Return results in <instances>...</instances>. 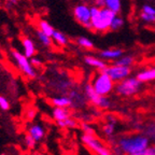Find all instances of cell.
<instances>
[{
    "label": "cell",
    "mask_w": 155,
    "mask_h": 155,
    "mask_svg": "<svg viewBox=\"0 0 155 155\" xmlns=\"http://www.w3.org/2000/svg\"><path fill=\"white\" fill-rule=\"evenodd\" d=\"M141 17H142L143 21H145V22H149V23H152L155 21V16H153V15H149V14H145V13H142L141 14Z\"/></svg>",
    "instance_id": "cell-32"
},
{
    "label": "cell",
    "mask_w": 155,
    "mask_h": 155,
    "mask_svg": "<svg viewBox=\"0 0 155 155\" xmlns=\"http://www.w3.org/2000/svg\"><path fill=\"white\" fill-rule=\"evenodd\" d=\"M13 2H16V1H18V0H12Z\"/></svg>",
    "instance_id": "cell-37"
},
{
    "label": "cell",
    "mask_w": 155,
    "mask_h": 155,
    "mask_svg": "<svg viewBox=\"0 0 155 155\" xmlns=\"http://www.w3.org/2000/svg\"><path fill=\"white\" fill-rule=\"evenodd\" d=\"M123 55V51L120 48H109V50H104L100 53V56L104 59H119Z\"/></svg>",
    "instance_id": "cell-15"
},
{
    "label": "cell",
    "mask_w": 155,
    "mask_h": 155,
    "mask_svg": "<svg viewBox=\"0 0 155 155\" xmlns=\"http://www.w3.org/2000/svg\"><path fill=\"white\" fill-rule=\"evenodd\" d=\"M27 134H28L30 137L35 139L37 142L41 141L42 139L45 137V129L42 125L37 123H32L28 126L27 128Z\"/></svg>",
    "instance_id": "cell-10"
},
{
    "label": "cell",
    "mask_w": 155,
    "mask_h": 155,
    "mask_svg": "<svg viewBox=\"0 0 155 155\" xmlns=\"http://www.w3.org/2000/svg\"><path fill=\"white\" fill-rule=\"evenodd\" d=\"M137 79L142 82H150V81L155 80V67L150 68V69H145L137 74Z\"/></svg>",
    "instance_id": "cell-16"
},
{
    "label": "cell",
    "mask_w": 155,
    "mask_h": 155,
    "mask_svg": "<svg viewBox=\"0 0 155 155\" xmlns=\"http://www.w3.org/2000/svg\"><path fill=\"white\" fill-rule=\"evenodd\" d=\"M95 7L99 8V9L106 8V0H95Z\"/></svg>",
    "instance_id": "cell-35"
},
{
    "label": "cell",
    "mask_w": 155,
    "mask_h": 155,
    "mask_svg": "<svg viewBox=\"0 0 155 155\" xmlns=\"http://www.w3.org/2000/svg\"><path fill=\"white\" fill-rule=\"evenodd\" d=\"M140 87L141 82L137 78L129 77L127 79H125V80L117 83L115 85V91L121 96L129 97L137 94L140 91Z\"/></svg>",
    "instance_id": "cell-5"
},
{
    "label": "cell",
    "mask_w": 155,
    "mask_h": 155,
    "mask_svg": "<svg viewBox=\"0 0 155 155\" xmlns=\"http://www.w3.org/2000/svg\"><path fill=\"white\" fill-rule=\"evenodd\" d=\"M91 84L95 92L100 96L108 97V95L113 91V88H115L114 82L104 71H100L99 73H97Z\"/></svg>",
    "instance_id": "cell-3"
},
{
    "label": "cell",
    "mask_w": 155,
    "mask_h": 155,
    "mask_svg": "<svg viewBox=\"0 0 155 155\" xmlns=\"http://www.w3.org/2000/svg\"><path fill=\"white\" fill-rule=\"evenodd\" d=\"M37 35H38V39L39 41L41 42L43 45L45 46H50L52 44V38H50L48 36H46L45 34H43L42 31H40V30H38L37 31Z\"/></svg>",
    "instance_id": "cell-24"
},
{
    "label": "cell",
    "mask_w": 155,
    "mask_h": 155,
    "mask_svg": "<svg viewBox=\"0 0 155 155\" xmlns=\"http://www.w3.org/2000/svg\"><path fill=\"white\" fill-rule=\"evenodd\" d=\"M135 155H155V144L154 145L150 144L147 149H144L143 151H141V152L137 153Z\"/></svg>",
    "instance_id": "cell-29"
},
{
    "label": "cell",
    "mask_w": 155,
    "mask_h": 155,
    "mask_svg": "<svg viewBox=\"0 0 155 155\" xmlns=\"http://www.w3.org/2000/svg\"><path fill=\"white\" fill-rule=\"evenodd\" d=\"M12 56L13 59L16 63L17 67L25 75H27L28 78H36L37 73L35 70V67L31 65L29 58H27L24 54H22L18 51H12Z\"/></svg>",
    "instance_id": "cell-7"
},
{
    "label": "cell",
    "mask_w": 155,
    "mask_h": 155,
    "mask_svg": "<svg viewBox=\"0 0 155 155\" xmlns=\"http://www.w3.org/2000/svg\"><path fill=\"white\" fill-rule=\"evenodd\" d=\"M0 109L2 110V111H9L10 109L9 100L3 96H0Z\"/></svg>",
    "instance_id": "cell-28"
},
{
    "label": "cell",
    "mask_w": 155,
    "mask_h": 155,
    "mask_svg": "<svg viewBox=\"0 0 155 155\" xmlns=\"http://www.w3.org/2000/svg\"><path fill=\"white\" fill-rule=\"evenodd\" d=\"M73 14L78 22L87 28H93L92 26V13L91 8L87 5H78L73 10Z\"/></svg>",
    "instance_id": "cell-8"
},
{
    "label": "cell",
    "mask_w": 155,
    "mask_h": 155,
    "mask_svg": "<svg viewBox=\"0 0 155 155\" xmlns=\"http://www.w3.org/2000/svg\"><path fill=\"white\" fill-rule=\"evenodd\" d=\"M81 141L87 149H90L96 155H114L104 142L99 140L95 135H86L83 134L81 137Z\"/></svg>",
    "instance_id": "cell-4"
},
{
    "label": "cell",
    "mask_w": 155,
    "mask_h": 155,
    "mask_svg": "<svg viewBox=\"0 0 155 155\" xmlns=\"http://www.w3.org/2000/svg\"><path fill=\"white\" fill-rule=\"evenodd\" d=\"M85 63L88 66H91V67L96 68V69H98V70H100V71H104L106 68L108 67L107 64L104 63L102 59L94 57V56H86V57H85Z\"/></svg>",
    "instance_id": "cell-12"
},
{
    "label": "cell",
    "mask_w": 155,
    "mask_h": 155,
    "mask_svg": "<svg viewBox=\"0 0 155 155\" xmlns=\"http://www.w3.org/2000/svg\"><path fill=\"white\" fill-rule=\"evenodd\" d=\"M30 63H31V65L34 66L35 68H38V67H40V66L42 65V61L39 59V58H37V57H32V58H30Z\"/></svg>",
    "instance_id": "cell-33"
},
{
    "label": "cell",
    "mask_w": 155,
    "mask_h": 155,
    "mask_svg": "<svg viewBox=\"0 0 155 155\" xmlns=\"http://www.w3.org/2000/svg\"><path fill=\"white\" fill-rule=\"evenodd\" d=\"M149 145H150V139L145 135L141 134L123 136L116 143L117 149L126 155H135L147 149Z\"/></svg>",
    "instance_id": "cell-1"
},
{
    "label": "cell",
    "mask_w": 155,
    "mask_h": 155,
    "mask_svg": "<svg viewBox=\"0 0 155 155\" xmlns=\"http://www.w3.org/2000/svg\"><path fill=\"white\" fill-rule=\"evenodd\" d=\"M72 99L69 98V97H55L52 99V104L54 106V108H66V109H69L71 106H72Z\"/></svg>",
    "instance_id": "cell-13"
},
{
    "label": "cell",
    "mask_w": 155,
    "mask_h": 155,
    "mask_svg": "<svg viewBox=\"0 0 155 155\" xmlns=\"http://www.w3.org/2000/svg\"><path fill=\"white\" fill-rule=\"evenodd\" d=\"M57 125L59 126V127H61V128L72 129V128H75L78 126V122L71 116L70 119L66 120V121H64V122H61V123H57Z\"/></svg>",
    "instance_id": "cell-21"
},
{
    "label": "cell",
    "mask_w": 155,
    "mask_h": 155,
    "mask_svg": "<svg viewBox=\"0 0 155 155\" xmlns=\"http://www.w3.org/2000/svg\"><path fill=\"white\" fill-rule=\"evenodd\" d=\"M39 30L42 31L43 34H45L46 36H48L50 38H52L55 32L53 27L50 25V23H48L46 21H40L39 22Z\"/></svg>",
    "instance_id": "cell-18"
},
{
    "label": "cell",
    "mask_w": 155,
    "mask_h": 155,
    "mask_svg": "<svg viewBox=\"0 0 155 155\" xmlns=\"http://www.w3.org/2000/svg\"><path fill=\"white\" fill-rule=\"evenodd\" d=\"M104 72L111 78V80L113 81V82H121V81L129 78L130 68L122 67V66H117L114 64V65H112V66H108V67L106 68Z\"/></svg>",
    "instance_id": "cell-9"
},
{
    "label": "cell",
    "mask_w": 155,
    "mask_h": 155,
    "mask_svg": "<svg viewBox=\"0 0 155 155\" xmlns=\"http://www.w3.org/2000/svg\"><path fill=\"white\" fill-rule=\"evenodd\" d=\"M36 113H37V111L35 109H29L28 111H27V113H26V117L28 120H34L35 119V116H36Z\"/></svg>",
    "instance_id": "cell-34"
},
{
    "label": "cell",
    "mask_w": 155,
    "mask_h": 155,
    "mask_svg": "<svg viewBox=\"0 0 155 155\" xmlns=\"http://www.w3.org/2000/svg\"><path fill=\"white\" fill-rule=\"evenodd\" d=\"M82 131L83 134H86V135H95V130L90 124H83L82 125Z\"/></svg>",
    "instance_id": "cell-30"
},
{
    "label": "cell",
    "mask_w": 155,
    "mask_h": 155,
    "mask_svg": "<svg viewBox=\"0 0 155 155\" xmlns=\"http://www.w3.org/2000/svg\"><path fill=\"white\" fill-rule=\"evenodd\" d=\"M25 144H26V147L28 149H35L37 145V141L27 134V135L25 136Z\"/></svg>",
    "instance_id": "cell-26"
},
{
    "label": "cell",
    "mask_w": 155,
    "mask_h": 155,
    "mask_svg": "<svg viewBox=\"0 0 155 155\" xmlns=\"http://www.w3.org/2000/svg\"><path fill=\"white\" fill-rule=\"evenodd\" d=\"M144 135L148 137L149 139L150 138H155V124H151L149 125L147 128H145V131H144Z\"/></svg>",
    "instance_id": "cell-27"
},
{
    "label": "cell",
    "mask_w": 155,
    "mask_h": 155,
    "mask_svg": "<svg viewBox=\"0 0 155 155\" xmlns=\"http://www.w3.org/2000/svg\"><path fill=\"white\" fill-rule=\"evenodd\" d=\"M23 48H24V55L27 58H32L36 53V48H35V43L32 40L29 38H24L22 41Z\"/></svg>",
    "instance_id": "cell-14"
},
{
    "label": "cell",
    "mask_w": 155,
    "mask_h": 155,
    "mask_svg": "<svg viewBox=\"0 0 155 155\" xmlns=\"http://www.w3.org/2000/svg\"><path fill=\"white\" fill-rule=\"evenodd\" d=\"M91 13H92V26L96 30L104 31L111 26L112 21L116 16V13H114L111 10L104 8L99 9L97 7L91 8Z\"/></svg>",
    "instance_id": "cell-2"
},
{
    "label": "cell",
    "mask_w": 155,
    "mask_h": 155,
    "mask_svg": "<svg viewBox=\"0 0 155 155\" xmlns=\"http://www.w3.org/2000/svg\"><path fill=\"white\" fill-rule=\"evenodd\" d=\"M134 64V58L131 56H122L115 61V65L122 66V67L130 68V66Z\"/></svg>",
    "instance_id": "cell-20"
},
{
    "label": "cell",
    "mask_w": 155,
    "mask_h": 155,
    "mask_svg": "<svg viewBox=\"0 0 155 155\" xmlns=\"http://www.w3.org/2000/svg\"><path fill=\"white\" fill-rule=\"evenodd\" d=\"M116 129V121L114 119H110L104 126H102V133L106 137L111 138L115 134Z\"/></svg>",
    "instance_id": "cell-17"
},
{
    "label": "cell",
    "mask_w": 155,
    "mask_h": 155,
    "mask_svg": "<svg viewBox=\"0 0 155 155\" xmlns=\"http://www.w3.org/2000/svg\"><path fill=\"white\" fill-rule=\"evenodd\" d=\"M123 25H124L123 18H122V17H120V16H115L113 21H112L110 28H111L112 30H119L120 28H122V27H123Z\"/></svg>",
    "instance_id": "cell-25"
},
{
    "label": "cell",
    "mask_w": 155,
    "mask_h": 155,
    "mask_svg": "<svg viewBox=\"0 0 155 155\" xmlns=\"http://www.w3.org/2000/svg\"><path fill=\"white\" fill-rule=\"evenodd\" d=\"M77 42H78L79 45H81L84 48H94V42H93L92 40H90L88 38H85V37H80V38H78Z\"/></svg>",
    "instance_id": "cell-23"
},
{
    "label": "cell",
    "mask_w": 155,
    "mask_h": 155,
    "mask_svg": "<svg viewBox=\"0 0 155 155\" xmlns=\"http://www.w3.org/2000/svg\"><path fill=\"white\" fill-rule=\"evenodd\" d=\"M52 39H53L57 44H59V45H65V44H67V42H68L65 35L61 31H56V30H55V32H54Z\"/></svg>",
    "instance_id": "cell-22"
},
{
    "label": "cell",
    "mask_w": 155,
    "mask_h": 155,
    "mask_svg": "<svg viewBox=\"0 0 155 155\" xmlns=\"http://www.w3.org/2000/svg\"><path fill=\"white\" fill-rule=\"evenodd\" d=\"M84 93L86 98L90 100V102H92L95 107L99 108V109L107 110L109 109L110 106H111V101H110L109 98L107 96H100V95L97 94L94 88H93L92 84L85 85Z\"/></svg>",
    "instance_id": "cell-6"
},
{
    "label": "cell",
    "mask_w": 155,
    "mask_h": 155,
    "mask_svg": "<svg viewBox=\"0 0 155 155\" xmlns=\"http://www.w3.org/2000/svg\"><path fill=\"white\" fill-rule=\"evenodd\" d=\"M106 8L117 13L121 10V0H106Z\"/></svg>",
    "instance_id": "cell-19"
},
{
    "label": "cell",
    "mask_w": 155,
    "mask_h": 155,
    "mask_svg": "<svg viewBox=\"0 0 155 155\" xmlns=\"http://www.w3.org/2000/svg\"><path fill=\"white\" fill-rule=\"evenodd\" d=\"M52 116L56 123H61V122L70 119L71 113L69 109H66V108H54L53 112H52Z\"/></svg>",
    "instance_id": "cell-11"
},
{
    "label": "cell",
    "mask_w": 155,
    "mask_h": 155,
    "mask_svg": "<svg viewBox=\"0 0 155 155\" xmlns=\"http://www.w3.org/2000/svg\"><path fill=\"white\" fill-rule=\"evenodd\" d=\"M31 155H44L43 153H40V152H36V153H34V154H31Z\"/></svg>",
    "instance_id": "cell-36"
},
{
    "label": "cell",
    "mask_w": 155,
    "mask_h": 155,
    "mask_svg": "<svg viewBox=\"0 0 155 155\" xmlns=\"http://www.w3.org/2000/svg\"><path fill=\"white\" fill-rule=\"evenodd\" d=\"M142 10H143L142 13H145V14L153 15V16H155V9L153 7H151V5H143Z\"/></svg>",
    "instance_id": "cell-31"
}]
</instances>
